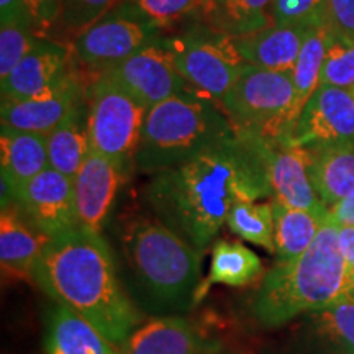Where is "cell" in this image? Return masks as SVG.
Instances as JSON below:
<instances>
[{
	"label": "cell",
	"instance_id": "obj_1",
	"mask_svg": "<svg viewBox=\"0 0 354 354\" xmlns=\"http://www.w3.org/2000/svg\"><path fill=\"white\" fill-rule=\"evenodd\" d=\"M269 196L264 141L240 131L154 172L145 190L154 216L202 254L227 223L234 203Z\"/></svg>",
	"mask_w": 354,
	"mask_h": 354
},
{
	"label": "cell",
	"instance_id": "obj_2",
	"mask_svg": "<svg viewBox=\"0 0 354 354\" xmlns=\"http://www.w3.org/2000/svg\"><path fill=\"white\" fill-rule=\"evenodd\" d=\"M32 277L44 294L86 318L117 346L140 326L138 308L123 289L102 233L77 227L51 238Z\"/></svg>",
	"mask_w": 354,
	"mask_h": 354
},
{
	"label": "cell",
	"instance_id": "obj_3",
	"mask_svg": "<svg viewBox=\"0 0 354 354\" xmlns=\"http://www.w3.org/2000/svg\"><path fill=\"white\" fill-rule=\"evenodd\" d=\"M338 228L328 214L305 253L276 261L264 274L251 300V313L261 325L277 328L353 294V272L339 250Z\"/></svg>",
	"mask_w": 354,
	"mask_h": 354
},
{
	"label": "cell",
	"instance_id": "obj_4",
	"mask_svg": "<svg viewBox=\"0 0 354 354\" xmlns=\"http://www.w3.org/2000/svg\"><path fill=\"white\" fill-rule=\"evenodd\" d=\"M128 269L140 297L159 312H183L198 302L202 253L158 218L128 220L120 233Z\"/></svg>",
	"mask_w": 354,
	"mask_h": 354
},
{
	"label": "cell",
	"instance_id": "obj_5",
	"mask_svg": "<svg viewBox=\"0 0 354 354\" xmlns=\"http://www.w3.org/2000/svg\"><path fill=\"white\" fill-rule=\"evenodd\" d=\"M234 133L236 128L216 102L184 92L148 110L135 167L154 174L179 165Z\"/></svg>",
	"mask_w": 354,
	"mask_h": 354
},
{
	"label": "cell",
	"instance_id": "obj_6",
	"mask_svg": "<svg viewBox=\"0 0 354 354\" xmlns=\"http://www.w3.org/2000/svg\"><path fill=\"white\" fill-rule=\"evenodd\" d=\"M218 105L236 131L264 143L292 138L300 115L292 71L250 64Z\"/></svg>",
	"mask_w": 354,
	"mask_h": 354
},
{
	"label": "cell",
	"instance_id": "obj_7",
	"mask_svg": "<svg viewBox=\"0 0 354 354\" xmlns=\"http://www.w3.org/2000/svg\"><path fill=\"white\" fill-rule=\"evenodd\" d=\"M162 41L190 92L216 104L248 66L233 37L202 21L165 35Z\"/></svg>",
	"mask_w": 354,
	"mask_h": 354
},
{
	"label": "cell",
	"instance_id": "obj_8",
	"mask_svg": "<svg viewBox=\"0 0 354 354\" xmlns=\"http://www.w3.org/2000/svg\"><path fill=\"white\" fill-rule=\"evenodd\" d=\"M148 107L107 74L87 86V130L91 149L130 172L135 167Z\"/></svg>",
	"mask_w": 354,
	"mask_h": 354
},
{
	"label": "cell",
	"instance_id": "obj_9",
	"mask_svg": "<svg viewBox=\"0 0 354 354\" xmlns=\"http://www.w3.org/2000/svg\"><path fill=\"white\" fill-rule=\"evenodd\" d=\"M161 37L127 0L100 17L95 24L73 39L71 50L76 63L94 76L107 73Z\"/></svg>",
	"mask_w": 354,
	"mask_h": 354
},
{
	"label": "cell",
	"instance_id": "obj_10",
	"mask_svg": "<svg viewBox=\"0 0 354 354\" xmlns=\"http://www.w3.org/2000/svg\"><path fill=\"white\" fill-rule=\"evenodd\" d=\"M292 140L307 149L354 145V92L318 86L299 115Z\"/></svg>",
	"mask_w": 354,
	"mask_h": 354
},
{
	"label": "cell",
	"instance_id": "obj_11",
	"mask_svg": "<svg viewBox=\"0 0 354 354\" xmlns=\"http://www.w3.org/2000/svg\"><path fill=\"white\" fill-rule=\"evenodd\" d=\"M104 74L115 79L148 109L174 95L190 92L187 82L177 71L162 37L146 44Z\"/></svg>",
	"mask_w": 354,
	"mask_h": 354
},
{
	"label": "cell",
	"instance_id": "obj_12",
	"mask_svg": "<svg viewBox=\"0 0 354 354\" xmlns=\"http://www.w3.org/2000/svg\"><path fill=\"white\" fill-rule=\"evenodd\" d=\"M87 86L81 74L74 71L43 94L24 100H2V125L46 136L86 105Z\"/></svg>",
	"mask_w": 354,
	"mask_h": 354
},
{
	"label": "cell",
	"instance_id": "obj_13",
	"mask_svg": "<svg viewBox=\"0 0 354 354\" xmlns=\"http://www.w3.org/2000/svg\"><path fill=\"white\" fill-rule=\"evenodd\" d=\"M15 201L46 236H61L79 227L73 179L51 167L30 180Z\"/></svg>",
	"mask_w": 354,
	"mask_h": 354
},
{
	"label": "cell",
	"instance_id": "obj_14",
	"mask_svg": "<svg viewBox=\"0 0 354 354\" xmlns=\"http://www.w3.org/2000/svg\"><path fill=\"white\" fill-rule=\"evenodd\" d=\"M127 174L130 172L117 161L94 149L88 151L77 176L73 179L79 227L102 233Z\"/></svg>",
	"mask_w": 354,
	"mask_h": 354
},
{
	"label": "cell",
	"instance_id": "obj_15",
	"mask_svg": "<svg viewBox=\"0 0 354 354\" xmlns=\"http://www.w3.org/2000/svg\"><path fill=\"white\" fill-rule=\"evenodd\" d=\"M264 145L274 198L292 209L307 210L320 216L328 215L330 210L317 196L310 179L308 149L292 138Z\"/></svg>",
	"mask_w": 354,
	"mask_h": 354
},
{
	"label": "cell",
	"instance_id": "obj_16",
	"mask_svg": "<svg viewBox=\"0 0 354 354\" xmlns=\"http://www.w3.org/2000/svg\"><path fill=\"white\" fill-rule=\"evenodd\" d=\"M76 71L73 50L55 38H41L2 82V100H24L61 84Z\"/></svg>",
	"mask_w": 354,
	"mask_h": 354
},
{
	"label": "cell",
	"instance_id": "obj_17",
	"mask_svg": "<svg viewBox=\"0 0 354 354\" xmlns=\"http://www.w3.org/2000/svg\"><path fill=\"white\" fill-rule=\"evenodd\" d=\"M120 354H214L209 342L192 322L184 317H158L143 323L122 344Z\"/></svg>",
	"mask_w": 354,
	"mask_h": 354
},
{
	"label": "cell",
	"instance_id": "obj_18",
	"mask_svg": "<svg viewBox=\"0 0 354 354\" xmlns=\"http://www.w3.org/2000/svg\"><path fill=\"white\" fill-rule=\"evenodd\" d=\"M297 338L302 354H354V297L348 295L302 315Z\"/></svg>",
	"mask_w": 354,
	"mask_h": 354
},
{
	"label": "cell",
	"instance_id": "obj_19",
	"mask_svg": "<svg viewBox=\"0 0 354 354\" xmlns=\"http://www.w3.org/2000/svg\"><path fill=\"white\" fill-rule=\"evenodd\" d=\"M2 205L15 201L30 180L50 167L46 136L3 127L0 133Z\"/></svg>",
	"mask_w": 354,
	"mask_h": 354
},
{
	"label": "cell",
	"instance_id": "obj_20",
	"mask_svg": "<svg viewBox=\"0 0 354 354\" xmlns=\"http://www.w3.org/2000/svg\"><path fill=\"white\" fill-rule=\"evenodd\" d=\"M315 25H269L259 32L233 37L238 51L250 66L271 71H292L305 38Z\"/></svg>",
	"mask_w": 354,
	"mask_h": 354
},
{
	"label": "cell",
	"instance_id": "obj_21",
	"mask_svg": "<svg viewBox=\"0 0 354 354\" xmlns=\"http://www.w3.org/2000/svg\"><path fill=\"white\" fill-rule=\"evenodd\" d=\"M20 209V207H19ZM12 202L2 205L0 215V261L2 268L19 276H32L35 266L51 238L39 232Z\"/></svg>",
	"mask_w": 354,
	"mask_h": 354
},
{
	"label": "cell",
	"instance_id": "obj_22",
	"mask_svg": "<svg viewBox=\"0 0 354 354\" xmlns=\"http://www.w3.org/2000/svg\"><path fill=\"white\" fill-rule=\"evenodd\" d=\"M92 323L64 305L57 304L48 317L46 354H120Z\"/></svg>",
	"mask_w": 354,
	"mask_h": 354
},
{
	"label": "cell",
	"instance_id": "obj_23",
	"mask_svg": "<svg viewBox=\"0 0 354 354\" xmlns=\"http://www.w3.org/2000/svg\"><path fill=\"white\" fill-rule=\"evenodd\" d=\"M308 151L310 179L317 196L330 210L354 190V145Z\"/></svg>",
	"mask_w": 354,
	"mask_h": 354
},
{
	"label": "cell",
	"instance_id": "obj_24",
	"mask_svg": "<svg viewBox=\"0 0 354 354\" xmlns=\"http://www.w3.org/2000/svg\"><path fill=\"white\" fill-rule=\"evenodd\" d=\"M263 274V263L253 250L240 241L220 240L214 245L209 276L198 289V300L214 284L245 287Z\"/></svg>",
	"mask_w": 354,
	"mask_h": 354
},
{
	"label": "cell",
	"instance_id": "obj_25",
	"mask_svg": "<svg viewBox=\"0 0 354 354\" xmlns=\"http://www.w3.org/2000/svg\"><path fill=\"white\" fill-rule=\"evenodd\" d=\"M46 146L51 169L74 179L91 151L87 130V102L84 107L71 115L68 120L48 133Z\"/></svg>",
	"mask_w": 354,
	"mask_h": 354
},
{
	"label": "cell",
	"instance_id": "obj_26",
	"mask_svg": "<svg viewBox=\"0 0 354 354\" xmlns=\"http://www.w3.org/2000/svg\"><path fill=\"white\" fill-rule=\"evenodd\" d=\"M274 209V243L277 261L294 259L308 250L315 241L326 216H320L307 210L292 209L277 198H272Z\"/></svg>",
	"mask_w": 354,
	"mask_h": 354
},
{
	"label": "cell",
	"instance_id": "obj_27",
	"mask_svg": "<svg viewBox=\"0 0 354 354\" xmlns=\"http://www.w3.org/2000/svg\"><path fill=\"white\" fill-rule=\"evenodd\" d=\"M274 0H218L198 21L230 35L243 37L272 25Z\"/></svg>",
	"mask_w": 354,
	"mask_h": 354
},
{
	"label": "cell",
	"instance_id": "obj_28",
	"mask_svg": "<svg viewBox=\"0 0 354 354\" xmlns=\"http://www.w3.org/2000/svg\"><path fill=\"white\" fill-rule=\"evenodd\" d=\"M330 41V28L325 24L315 25L305 38L302 50L299 53L294 69H292V81L295 87V100L297 109L302 112L310 97L320 86V76L323 61Z\"/></svg>",
	"mask_w": 354,
	"mask_h": 354
},
{
	"label": "cell",
	"instance_id": "obj_29",
	"mask_svg": "<svg viewBox=\"0 0 354 354\" xmlns=\"http://www.w3.org/2000/svg\"><path fill=\"white\" fill-rule=\"evenodd\" d=\"M228 228L238 238L256 246L264 248L269 253L276 251L274 243V209L271 202L240 201L230 210Z\"/></svg>",
	"mask_w": 354,
	"mask_h": 354
},
{
	"label": "cell",
	"instance_id": "obj_30",
	"mask_svg": "<svg viewBox=\"0 0 354 354\" xmlns=\"http://www.w3.org/2000/svg\"><path fill=\"white\" fill-rule=\"evenodd\" d=\"M32 19H21L0 26V81H3L39 39Z\"/></svg>",
	"mask_w": 354,
	"mask_h": 354
},
{
	"label": "cell",
	"instance_id": "obj_31",
	"mask_svg": "<svg viewBox=\"0 0 354 354\" xmlns=\"http://www.w3.org/2000/svg\"><path fill=\"white\" fill-rule=\"evenodd\" d=\"M320 86H335L354 92V41L336 38L330 32Z\"/></svg>",
	"mask_w": 354,
	"mask_h": 354
},
{
	"label": "cell",
	"instance_id": "obj_32",
	"mask_svg": "<svg viewBox=\"0 0 354 354\" xmlns=\"http://www.w3.org/2000/svg\"><path fill=\"white\" fill-rule=\"evenodd\" d=\"M122 0H61L59 32L74 39Z\"/></svg>",
	"mask_w": 354,
	"mask_h": 354
},
{
	"label": "cell",
	"instance_id": "obj_33",
	"mask_svg": "<svg viewBox=\"0 0 354 354\" xmlns=\"http://www.w3.org/2000/svg\"><path fill=\"white\" fill-rule=\"evenodd\" d=\"M161 32L192 15L197 17L198 0H127Z\"/></svg>",
	"mask_w": 354,
	"mask_h": 354
},
{
	"label": "cell",
	"instance_id": "obj_34",
	"mask_svg": "<svg viewBox=\"0 0 354 354\" xmlns=\"http://www.w3.org/2000/svg\"><path fill=\"white\" fill-rule=\"evenodd\" d=\"M328 0H274L272 24L326 25Z\"/></svg>",
	"mask_w": 354,
	"mask_h": 354
},
{
	"label": "cell",
	"instance_id": "obj_35",
	"mask_svg": "<svg viewBox=\"0 0 354 354\" xmlns=\"http://www.w3.org/2000/svg\"><path fill=\"white\" fill-rule=\"evenodd\" d=\"M37 32L44 38H53V33L59 32L61 0H25ZM56 39V38H55Z\"/></svg>",
	"mask_w": 354,
	"mask_h": 354
},
{
	"label": "cell",
	"instance_id": "obj_36",
	"mask_svg": "<svg viewBox=\"0 0 354 354\" xmlns=\"http://www.w3.org/2000/svg\"><path fill=\"white\" fill-rule=\"evenodd\" d=\"M326 26L336 38L354 41V0H328Z\"/></svg>",
	"mask_w": 354,
	"mask_h": 354
},
{
	"label": "cell",
	"instance_id": "obj_37",
	"mask_svg": "<svg viewBox=\"0 0 354 354\" xmlns=\"http://www.w3.org/2000/svg\"><path fill=\"white\" fill-rule=\"evenodd\" d=\"M330 218L338 227H354V190L330 209Z\"/></svg>",
	"mask_w": 354,
	"mask_h": 354
},
{
	"label": "cell",
	"instance_id": "obj_38",
	"mask_svg": "<svg viewBox=\"0 0 354 354\" xmlns=\"http://www.w3.org/2000/svg\"><path fill=\"white\" fill-rule=\"evenodd\" d=\"M21 19H30L25 0H0V25Z\"/></svg>",
	"mask_w": 354,
	"mask_h": 354
},
{
	"label": "cell",
	"instance_id": "obj_39",
	"mask_svg": "<svg viewBox=\"0 0 354 354\" xmlns=\"http://www.w3.org/2000/svg\"><path fill=\"white\" fill-rule=\"evenodd\" d=\"M338 245L348 268L354 272V227L338 228Z\"/></svg>",
	"mask_w": 354,
	"mask_h": 354
},
{
	"label": "cell",
	"instance_id": "obj_40",
	"mask_svg": "<svg viewBox=\"0 0 354 354\" xmlns=\"http://www.w3.org/2000/svg\"><path fill=\"white\" fill-rule=\"evenodd\" d=\"M216 2H218V0H198V13H197L198 19H201L202 15H205V13L209 12Z\"/></svg>",
	"mask_w": 354,
	"mask_h": 354
},
{
	"label": "cell",
	"instance_id": "obj_41",
	"mask_svg": "<svg viewBox=\"0 0 354 354\" xmlns=\"http://www.w3.org/2000/svg\"><path fill=\"white\" fill-rule=\"evenodd\" d=\"M351 295L354 297V272H353V294Z\"/></svg>",
	"mask_w": 354,
	"mask_h": 354
}]
</instances>
